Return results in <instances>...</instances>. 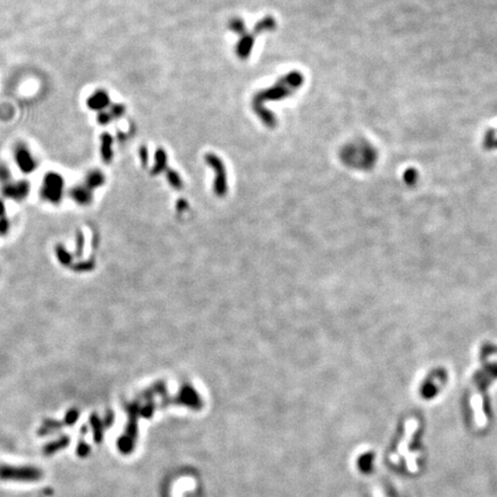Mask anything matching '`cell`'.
I'll return each instance as SVG.
<instances>
[{
  "label": "cell",
  "mask_w": 497,
  "mask_h": 497,
  "mask_svg": "<svg viewBox=\"0 0 497 497\" xmlns=\"http://www.w3.org/2000/svg\"><path fill=\"white\" fill-rule=\"evenodd\" d=\"M71 197L75 202L79 204H89L91 202V193H90L89 188L85 187H76L71 190Z\"/></svg>",
  "instance_id": "cell-9"
},
{
  "label": "cell",
  "mask_w": 497,
  "mask_h": 497,
  "mask_svg": "<svg viewBox=\"0 0 497 497\" xmlns=\"http://www.w3.org/2000/svg\"><path fill=\"white\" fill-rule=\"evenodd\" d=\"M205 160L212 168H214L216 170V174H218L216 183H218V187L221 189V191H223L226 188V176H225L226 173H225L223 162L221 161L219 159V157L214 155V153H207L205 156Z\"/></svg>",
  "instance_id": "cell-4"
},
{
  "label": "cell",
  "mask_w": 497,
  "mask_h": 497,
  "mask_svg": "<svg viewBox=\"0 0 497 497\" xmlns=\"http://www.w3.org/2000/svg\"><path fill=\"white\" fill-rule=\"evenodd\" d=\"M87 104L90 110L103 112L104 108H106L110 105V97H108V94L105 91L98 90V91L89 97Z\"/></svg>",
  "instance_id": "cell-6"
},
{
  "label": "cell",
  "mask_w": 497,
  "mask_h": 497,
  "mask_svg": "<svg viewBox=\"0 0 497 497\" xmlns=\"http://www.w3.org/2000/svg\"><path fill=\"white\" fill-rule=\"evenodd\" d=\"M11 171L8 170L5 166H0V180L5 181L10 178Z\"/></svg>",
  "instance_id": "cell-18"
},
{
  "label": "cell",
  "mask_w": 497,
  "mask_h": 497,
  "mask_svg": "<svg viewBox=\"0 0 497 497\" xmlns=\"http://www.w3.org/2000/svg\"><path fill=\"white\" fill-rule=\"evenodd\" d=\"M8 228V222L5 220V219H2L0 220V233L4 234L7 230Z\"/></svg>",
  "instance_id": "cell-20"
},
{
  "label": "cell",
  "mask_w": 497,
  "mask_h": 497,
  "mask_svg": "<svg viewBox=\"0 0 497 497\" xmlns=\"http://www.w3.org/2000/svg\"><path fill=\"white\" fill-rule=\"evenodd\" d=\"M303 79L302 74L300 71H292L287 76H284L281 80L279 81L278 84H275L273 88H270L266 91H263L260 93H257L256 97L254 99V110L260 116V119L263 120L264 123L268 127H275L277 125V120H275V116L272 113L268 112L266 108L263 106V102L269 101V99H282L284 97L290 96L292 93L293 89L300 88L303 84Z\"/></svg>",
  "instance_id": "cell-1"
},
{
  "label": "cell",
  "mask_w": 497,
  "mask_h": 497,
  "mask_svg": "<svg viewBox=\"0 0 497 497\" xmlns=\"http://www.w3.org/2000/svg\"><path fill=\"white\" fill-rule=\"evenodd\" d=\"M62 189H64V180L57 173H48L45 175L43 181L42 195L52 203H58L62 197Z\"/></svg>",
  "instance_id": "cell-2"
},
{
  "label": "cell",
  "mask_w": 497,
  "mask_h": 497,
  "mask_svg": "<svg viewBox=\"0 0 497 497\" xmlns=\"http://www.w3.org/2000/svg\"><path fill=\"white\" fill-rule=\"evenodd\" d=\"M229 29H232L239 36L246 35V28L244 26V22L241 19H236V17L229 22Z\"/></svg>",
  "instance_id": "cell-14"
},
{
  "label": "cell",
  "mask_w": 497,
  "mask_h": 497,
  "mask_svg": "<svg viewBox=\"0 0 497 497\" xmlns=\"http://www.w3.org/2000/svg\"><path fill=\"white\" fill-rule=\"evenodd\" d=\"M101 142H102V147H101V153L102 158L105 162H111L113 158V138L110 134H103L101 136Z\"/></svg>",
  "instance_id": "cell-8"
},
{
  "label": "cell",
  "mask_w": 497,
  "mask_h": 497,
  "mask_svg": "<svg viewBox=\"0 0 497 497\" xmlns=\"http://www.w3.org/2000/svg\"><path fill=\"white\" fill-rule=\"evenodd\" d=\"M166 162H167L166 152L162 150V148H159V150L156 152V166L155 168H153V173H159V171L164 169L166 166Z\"/></svg>",
  "instance_id": "cell-13"
},
{
  "label": "cell",
  "mask_w": 497,
  "mask_h": 497,
  "mask_svg": "<svg viewBox=\"0 0 497 497\" xmlns=\"http://www.w3.org/2000/svg\"><path fill=\"white\" fill-rule=\"evenodd\" d=\"M29 183L26 181H21L14 184H7L4 188V193L5 196L14 198V200H22L29 193Z\"/></svg>",
  "instance_id": "cell-5"
},
{
  "label": "cell",
  "mask_w": 497,
  "mask_h": 497,
  "mask_svg": "<svg viewBox=\"0 0 497 497\" xmlns=\"http://www.w3.org/2000/svg\"><path fill=\"white\" fill-rule=\"evenodd\" d=\"M98 122L101 125H107L108 122L112 121V116L110 114V112H99V114L97 116Z\"/></svg>",
  "instance_id": "cell-16"
},
{
  "label": "cell",
  "mask_w": 497,
  "mask_h": 497,
  "mask_svg": "<svg viewBox=\"0 0 497 497\" xmlns=\"http://www.w3.org/2000/svg\"><path fill=\"white\" fill-rule=\"evenodd\" d=\"M15 161L23 173H30L36 168V161L30 152L24 147L17 148L15 152Z\"/></svg>",
  "instance_id": "cell-3"
},
{
  "label": "cell",
  "mask_w": 497,
  "mask_h": 497,
  "mask_svg": "<svg viewBox=\"0 0 497 497\" xmlns=\"http://www.w3.org/2000/svg\"><path fill=\"white\" fill-rule=\"evenodd\" d=\"M139 156H141V160L143 162V165H146L148 152H147V148L145 146H141V148H139Z\"/></svg>",
  "instance_id": "cell-17"
},
{
  "label": "cell",
  "mask_w": 497,
  "mask_h": 497,
  "mask_svg": "<svg viewBox=\"0 0 497 497\" xmlns=\"http://www.w3.org/2000/svg\"><path fill=\"white\" fill-rule=\"evenodd\" d=\"M168 179L171 181V183H173V185H175V183L176 184L180 183L179 176H178V174L174 173V171H171V170L168 171Z\"/></svg>",
  "instance_id": "cell-19"
},
{
  "label": "cell",
  "mask_w": 497,
  "mask_h": 497,
  "mask_svg": "<svg viewBox=\"0 0 497 497\" xmlns=\"http://www.w3.org/2000/svg\"><path fill=\"white\" fill-rule=\"evenodd\" d=\"M254 43H255V39H254V36L252 35L242 36V38L238 42L237 47H236V52H237L238 58H241V59L248 58V56H250V53H251V49H252V47H254Z\"/></svg>",
  "instance_id": "cell-7"
},
{
  "label": "cell",
  "mask_w": 497,
  "mask_h": 497,
  "mask_svg": "<svg viewBox=\"0 0 497 497\" xmlns=\"http://www.w3.org/2000/svg\"><path fill=\"white\" fill-rule=\"evenodd\" d=\"M4 211H5V206H4L3 202L0 201V215H2L4 213Z\"/></svg>",
  "instance_id": "cell-21"
},
{
  "label": "cell",
  "mask_w": 497,
  "mask_h": 497,
  "mask_svg": "<svg viewBox=\"0 0 497 497\" xmlns=\"http://www.w3.org/2000/svg\"><path fill=\"white\" fill-rule=\"evenodd\" d=\"M275 27H277V22H275L272 16H267L256 24L254 34H260L263 31L267 30H274Z\"/></svg>",
  "instance_id": "cell-11"
},
{
  "label": "cell",
  "mask_w": 497,
  "mask_h": 497,
  "mask_svg": "<svg viewBox=\"0 0 497 497\" xmlns=\"http://www.w3.org/2000/svg\"><path fill=\"white\" fill-rule=\"evenodd\" d=\"M125 111H126V108L123 105H121V104H116V105L112 106L111 111H110V114L112 116V119H114V117H120V116L123 115Z\"/></svg>",
  "instance_id": "cell-15"
},
{
  "label": "cell",
  "mask_w": 497,
  "mask_h": 497,
  "mask_svg": "<svg viewBox=\"0 0 497 497\" xmlns=\"http://www.w3.org/2000/svg\"><path fill=\"white\" fill-rule=\"evenodd\" d=\"M2 476L3 477H21V478H27L28 477L29 479H35L36 477L38 476L37 472L36 471H33V469H21V471H16V469H13V468H6V469H3L2 471Z\"/></svg>",
  "instance_id": "cell-10"
},
{
  "label": "cell",
  "mask_w": 497,
  "mask_h": 497,
  "mask_svg": "<svg viewBox=\"0 0 497 497\" xmlns=\"http://www.w3.org/2000/svg\"><path fill=\"white\" fill-rule=\"evenodd\" d=\"M103 183H104V175H103V173H101V171L94 170V171H91V173L88 175L87 187L89 189H94V188L101 187V185H103Z\"/></svg>",
  "instance_id": "cell-12"
}]
</instances>
